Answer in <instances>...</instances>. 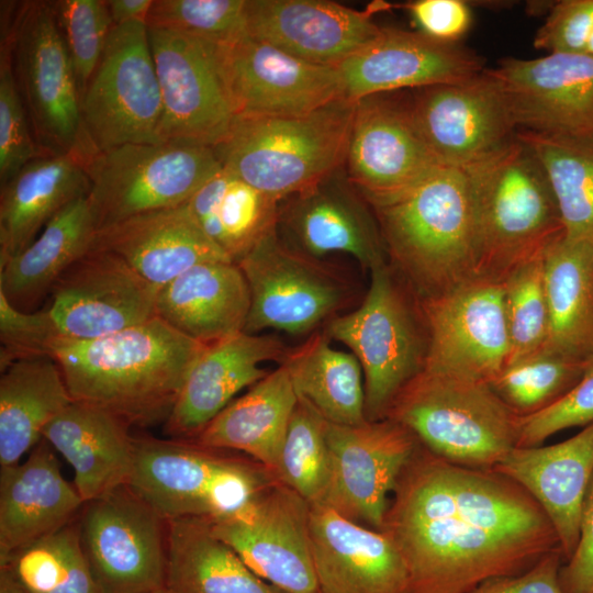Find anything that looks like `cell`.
Listing matches in <instances>:
<instances>
[{"mask_svg":"<svg viewBox=\"0 0 593 593\" xmlns=\"http://www.w3.org/2000/svg\"><path fill=\"white\" fill-rule=\"evenodd\" d=\"M286 356L277 338L246 332L206 345L186 377L165 433L176 439L195 438L238 392L268 374L260 367L264 362L283 361Z\"/></svg>","mask_w":593,"mask_h":593,"instance_id":"4316f807","label":"cell"},{"mask_svg":"<svg viewBox=\"0 0 593 593\" xmlns=\"http://www.w3.org/2000/svg\"><path fill=\"white\" fill-rule=\"evenodd\" d=\"M490 72L505 93L517 130L593 133L592 55L508 57Z\"/></svg>","mask_w":593,"mask_h":593,"instance_id":"7402d4cb","label":"cell"},{"mask_svg":"<svg viewBox=\"0 0 593 593\" xmlns=\"http://www.w3.org/2000/svg\"><path fill=\"white\" fill-rule=\"evenodd\" d=\"M80 104L97 153L160 143L161 94L145 21L112 27Z\"/></svg>","mask_w":593,"mask_h":593,"instance_id":"8fae6325","label":"cell"},{"mask_svg":"<svg viewBox=\"0 0 593 593\" xmlns=\"http://www.w3.org/2000/svg\"><path fill=\"white\" fill-rule=\"evenodd\" d=\"M356 104L339 98L304 115L235 116L213 149L224 169L279 202L344 166Z\"/></svg>","mask_w":593,"mask_h":593,"instance_id":"5b68a950","label":"cell"},{"mask_svg":"<svg viewBox=\"0 0 593 593\" xmlns=\"http://www.w3.org/2000/svg\"><path fill=\"white\" fill-rule=\"evenodd\" d=\"M90 190L77 155L42 156L0 186V268L24 250L45 225Z\"/></svg>","mask_w":593,"mask_h":593,"instance_id":"d6a6232c","label":"cell"},{"mask_svg":"<svg viewBox=\"0 0 593 593\" xmlns=\"http://www.w3.org/2000/svg\"><path fill=\"white\" fill-rule=\"evenodd\" d=\"M80 97L102 57L113 27L105 0L52 1Z\"/></svg>","mask_w":593,"mask_h":593,"instance_id":"7dc6e473","label":"cell"},{"mask_svg":"<svg viewBox=\"0 0 593 593\" xmlns=\"http://www.w3.org/2000/svg\"><path fill=\"white\" fill-rule=\"evenodd\" d=\"M298 402L289 370L281 363L233 400L192 440L209 448L244 452L275 478Z\"/></svg>","mask_w":593,"mask_h":593,"instance_id":"836d02e7","label":"cell"},{"mask_svg":"<svg viewBox=\"0 0 593 593\" xmlns=\"http://www.w3.org/2000/svg\"><path fill=\"white\" fill-rule=\"evenodd\" d=\"M556 199L564 236L593 238V133L557 134L517 130Z\"/></svg>","mask_w":593,"mask_h":593,"instance_id":"60d3db41","label":"cell"},{"mask_svg":"<svg viewBox=\"0 0 593 593\" xmlns=\"http://www.w3.org/2000/svg\"><path fill=\"white\" fill-rule=\"evenodd\" d=\"M0 593H30L5 568L0 567Z\"/></svg>","mask_w":593,"mask_h":593,"instance_id":"6f0895ef","label":"cell"},{"mask_svg":"<svg viewBox=\"0 0 593 593\" xmlns=\"http://www.w3.org/2000/svg\"><path fill=\"white\" fill-rule=\"evenodd\" d=\"M549 313L544 351L589 365L593 361V238L562 236L545 256Z\"/></svg>","mask_w":593,"mask_h":593,"instance_id":"e575fe53","label":"cell"},{"mask_svg":"<svg viewBox=\"0 0 593 593\" xmlns=\"http://www.w3.org/2000/svg\"><path fill=\"white\" fill-rule=\"evenodd\" d=\"M466 169L475 199L479 277L503 282L564 236L539 163L516 136Z\"/></svg>","mask_w":593,"mask_h":593,"instance_id":"277c9868","label":"cell"},{"mask_svg":"<svg viewBox=\"0 0 593 593\" xmlns=\"http://www.w3.org/2000/svg\"><path fill=\"white\" fill-rule=\"evenodd\" d=\"M337 68L344 97L355 102L399 89L468 80L485 69L481 56L458 43L396 29H381Z\"/></svg>","mask_w":593,"mask_h":593,"instance_id":"603a6c76","label":"cell"},{"mask_svg":"<svg viewBox=\"0 0 593 593\" xmlns=\"http://www.w3.org/2000/svg\"><path fill=\"white\" fill-rule=\"evenodd\" d=\"M329 479L320 504L381 530L396 483L419 446L403 425L383 418L360 425L327 422Z\"/></svg>","mask_w":593,"mask_h":593,"instance_id":"e0dca14e","label":"cell"},{"mask_svg":"<svg viewBox=\"0 0 593 593\" xmlns=\"http://www.w3.org/2000/svg\"><path fill=\"white\" fill-rule=\"evenodd\" d=\"M426 333L424 370L490 383L507 365L504 286L475 276L418 300Z\"/></svg>","mask_w":593,"mask_h":593,"instance_id":"4fadbf2b","label":"cell"},{"mask_svg":"<svg viewBox=\"0 0 593 593\" xmlns=\"http://www.w3.org/2000/svg\"><path fill=\"white\" fill-rule=\"evenodd\" d=\"M249 307L247 281L233 261L195 265L163 287L156 298L158 317L204 345L244 332Z\"/></svg>","mask_w":593,"mask_h":593,"instance_id":"1f68e13d","label":"cell"},{"mask_svg":"<svg viewBox=\"0 0 593 593\" xmlns=\"http://www.w3.org/2000/svg\"><path fill=\"white\" fill-rule=\"evenodd\" d=\"M168 593H286L254 573L202 518L168 522Z\"/></svg>","mask_w":593,"mask_h":593,"instance_id":"74e56055","label":"cell"},{"mask_svg":"<svg viewBox=\"0 0 593 593\" xmlns=\"http://www.w3.org/2000/svg\"><path fill=\"white\" fill-rule=\"evenodd\" d=\"M494 470L539 504L568 560L579 540L582 504L593 477V423L553 445L515 447Z\"/></svg>","mask_w":593,"mask_h":593,"instance_id":"83f0119b","label":"cell"},{"mask_svg":"<svg viewBox=\"0 0 593 593\" xmlns=\"http://www.w3.org/2000/svg\"><path fill=\"white\" fill-rule=\"evenodd\" d=\"M93 246L121 257L158 291L195 265L232 261L200 228L186 203L99 230Z\"/></svg>","mask_w":593,"mask_h":593,"instance_id":"f546056e","label":"cell"},{"mask_svg":"<svg viewBox=\"0 0 593 593\" xmlns=\"http://www.w3.org/2000/svg\"><path fill=\"white\" fill-rule=\"evenodd\" d=\"M42 437L72 468L74 485L85 503L128 483L134 438L128 425L114 414L72 401Z\"/></svg>","mask_w":593,"mask_h":593,"instance_id":"4dcf8cb0","label":"cell"},{"mask_svg":"<svg viewBox=\"0 0 593 593\" xmlns=\"http://www.w3.org/2000/svg\"><path fill=\"white\" fill-rule=\"evenodd\" d=\"M452 463L494 470L517 446L518 419L490 383L422 370L399 392L387 417Z\"/></svg>","mask_w":593,"mask_h":593,"instance_id":"8992f818","label":"cell"},{"mask_svg":"<svg viewBox=\"0 0 593 593\" xmlns=\"http://www.w3.org/2000/svg\"><path fill=\"white\" fill-rule=\"evenodd\" d=\"M586 366L541 351L506 365L490 385L516 415L527 416L569 392L580 381Z\"/></svg>","mask_w":593,"mask_h":593,"instance_id":"ee69618b","label":"cell"},{"mask_svg":"<svg viewBox=\"0 0 593 593\" xmlns=\"http://www.w3.org/2000/svg\"><path fill=\"white\" fill-rule=\"evenodd\" d=\"M80 542L100 593L165 589L168 521L128 483L86 502Z\"/></svg>","mask_w":593,"mask_h":593,"instance_id":"7c38bea8","label":"cell"},{"mask_svg":"<svg viewBox=\"0 0 593 593\" xmlns=\"http://www.w3.org/2000/svg\"><path fill=\"white\" fill-rule=\"evenodd\" d=\"M156 593H168V592L164 589V590H160V591H158Z\"/></svg>","mask_w":593,"mask_h":593,"instance_id":"91938a15","label":"cell"},{"mask_svg":"<svg viewBox=\"0 0 593 593\" xmlns=\"http://www.w3.org/2000/svg\"><path fill=\"white\" fill-rule=\"evenodd\" d=\"M154 0H105L113 26L145 21Z\"/></svg>","mask_w":593,"mask_h":593,"instance_id":"9f6ffc18","label":"cell"},{"mask_svg":"<svg viewBox=\"0 0 593 593\" xmlns=\"http://www.w3.org/2000/svg\"><path fill=\"white\" fill-rule=\"evenodd\" d=\"M361 304L332 318L325 335L347 346L358 359L365 384L367 421L387 417L404 385L424 368L426 333L422 316L393 277L387 261L370 270Z\"/></svg>","mask_w":593,"mask_h":593,"instance_id":"9c48e42d","label":"cell"},{"mask_svg":"<svg viewBox=\"0 0 593 593\" xmlns=\"http://www.w3.org/2000/svg\"><path fill=\"white\" fill-rule=\"evenodd\" d=\"M249 289L244 332L268 328L304 334L343 306L348 288L314 258L288 247L277 227L262 236L237 262Z\"/></svg>","mask_w":593,"mask_h":593,"instance_id":"5bb4252c","label":"cell"},{"mask_svg":"<svg viewBox=\"0 0 593 593\" xmlns=\"http://www.w3.org/2000/svg\"><path fill=\"white\" fill-rule=\"evenodd\" d=\"M358 193L343 166L290 197L279 216L300 247L299 251L312 258L347 254L369 270L387 261L377 220Z\"/></svg>","mask_w":593,"mask_h":593,"instance_id":"484cf974","label":"cell"},{"mask_svg":"<svg viewBox=\"0 0 593 593\" xmlns=\"http://www.w3.org/2000/svg\"><path fill=\"white\" fill-rule=\"evenodd\" d=\"M564 593H593V477L580 516L579 540L559 571Z\"/></svg>","mask_w":593,"mask_h":593,"instance_id":"db71d44e","label":"cell"},{"mask_svg":"<svg viewBox=\"0 0 593 593\" xmlns=\"http://www.w3.org/2000/svg\"><path fill=\"white\" fill-rule=\"evenodd\" d=\"M220 450L188 439L134 438L128 484L168 522L228 517L276 480L255 460Z\"/></svg>","mask_w":593,"mask_h":593,"instance_id":"52a82bcc","label":"cell"},{"mask_svg":"<svg viewBox=\"0 0 593 593\" xmlns=\"http://www.w3.org/2000/svg\"><path fill=\"white\" fill-rule=\"evenodd\" d=\"M310 542L320 593L409 592L405 562L383 532L311 504Z\"/></svg>","mask_w":593,"mask_h":593,"instance_id":"d4e9b609","label":"cell"},{"mask_svg":"<svg viewBox=\"0 0 593 593\" xmlns=\"http://www.w3.org/2000/svg\"><path fill=\"white\" fill-rule=\"evenodd\" d=\"M546 253L516 268L502 282L510 339L507 365L535 356L545 349L549 332Z\"/></svg>","mask_w":593,"mask_h":593,"instance_id":"f6af8a7d","label":"cell"},{"mask_svg":"<svg viewBox=\"0 0 593 593\" xmlns=\"http://www.w3.org/2000/svg\"><path fill=\"white\" fill-rule=\"evenodd\" d=\"M4 2L1 35L9 38L12 66L34 138L45 156L97 153L81 118L71 61L52 1Z\"/></svg>","mask_w":593,"mask_h":593,"instance_id":"ba28073f","label":"cell"},{"mask_svg":"<svg viewBox=\"0 0 593 593\" xmlns=\"http://www.w3.org/2000/svg\"><path fill=\"white\" fill-rule=\"evenodd\" d=\"M212 147L186 143L124 144L86 164L97 231L186 203L222 169Z\"/></svg>","mask_w":593,"mask_h":593,"instance_id":"30bf717a","label":"cell"},{"mask_svg":"<svg viewBox=\"0 0 593 593\" xmlns=\"http://www.w3.org/2000/svg\"><path fill=\"white\" fill-rule=\"evenodd\" d=\"M368 204L387 255L417 301L475 277L477 208L466 169L440 165L413 187Z\"/></svg>","mask_w":593,"mask_h":593,"instance_id":"3957f363","label":"cell"},{"mask_svg":"<svg viewBox=\"0 0 593 593\" xmlns=\"http://www.w3.org/2000/svg\"><path fill=\"white\" fill-rule=\"evenodd\" d=\"M327 422L299 399L290 419L275 474L277 482L310 504L323 502L329 479Z\"/></svg>","mask_w":593,"mask_h":593,"instance_id":"7bdbcfd3","label":"cell"},{"mask_svg":"<svg viewBox=\"0 0 593 593\" xmlns=\"http://www.w3.org/2000/svg\"><path fill=\"white\" fill-rule=\"evenodd\" d=\"M63 338L48 307L23 312L0 292V370L13 362L52 357Z\"/></svg>","mask_w":593,"mask_h":593,"instance_id":"681fc988","label":"cell"},{"mask_svg":"<svg viewBox=\"0 0 593 593\" xmlns=\"http://www.w3.org/2000/svg\"><path fill=\"white\" fill-rule=\"evenodd\" d=\"M45 156L38 147L18 89L9 38L0 49V186L30 161Z\"/></svg>","mask_w":593,"mask_h":593,"instance_id":"c3c4849f","label":"cell"},{"mask_svg":"<svg viewBox=\"0 0 593 593\" xmlns=\"http://www.w3.org/2000/svg\"><path fill=\"white\" fill-rule=\"evenodd\" d=\"M96 234L87 197L71 202L24 250L0 268V292L14 307L32 312L92 248Z\"/></svg>","mask_w":593,"mask_h":593,"instance_id":"d590c367","label":"cell"},{"mask_svg":"<svg viewBox=\"0 0 593 593\" xmlns=\"http://www.w3.org/2000/svg\"><path fill=\"white\" fill-rule=\"evenodd\" d=\"M83 505L45 439L23 462L0 468V563L76 519Z\"/></svg>","mask_w":593,"mask_h":593,"instance_id":"f1b7e54d","label":"cell"},{"mask_svg":"<svg viewBox=\"0 0 593 593\" xmlns=\"http://www.w3.org/2000/svg\"><path fill=\"white\" fill-rule=\"evenodd\" d=\"M157 293L121 257L92 246L54 286L48 311L64 338L91 340L157 316Z\"/></svg>","mask_w":593,"mask_h":593,"instance_id":"ffe728a7","label":"cell"},{"mask_svg":"<svg viewBox=\"0 0 593 593\" xmlns=\"http://www.w3.org/2000/svg\"><path fill=\"white\" fill-rule=\"evenodd\" d=\"M0 567L30 593H100L81 547L78 517Z\"/></svg>","mask_w":593,"mask_h":593,"instance_id":"b9f144b4","label":"cell"},{"mask_svg":"<svg viewBox=\"0 0 593 593\" xmlns=\"http://www.w3.org/2000/svg\"><path fill=\"white\" fill-rule=\"evenodd\" d=\"M593 423V361L580 381L550 406L519 416L516 447L541 445L548 437L575 426Z\"/></svg>","mask_w":593,"mask_h":593,"instance_id":"f907efd6","label":"cell"},{"mask_svg":"<svg viewBox=\"0 0 593 593\" xmlns=\"http://www.w3.org/2000/svg\"><path fill=\"white\" fill-rule=\"evenodd\" d=\"M310 511L307 501L276 481L239 512L209 523L212 533L262 580L286 593H320Z\"/></svg>","mask_w":593,"mask_h":593,"instance_id":"2e32d148","label":"cell"},{"mask_svg":"<svg viewBox=\"0 0 593 593\" xmlns=\"http://www.w3.org/2000/svg\"><path fill=\"white\" fill-rule=\"evenodd\" d=\"M246 30L299 59L331 67L381 32L371 12L326 0H246Z\"/></svg>","mask_w":593,"mask_h":593,"instance_id":"cb8c5ba5","label":"cell"},{"mask_svg":"<svg viewBox=\"0 0 593 593\" xmlns=\"http://www.w3.org/2000/svg\"><path fill=\"white\" fill-rule=\"evenodd\" d=\"M593 32V0H562L549 8L534 46L549 54H585Z\"/></svg>","mask_w":593,"mask_h":593,"instance_id":"816d5d0a","label":"cell"},{"mask_svg":"<svg viewBox=\"0 0 593 593\" xmlns=\"http://www.w3.org/2000/svg\"><path fill=\"white\" fill-rule=\"evenodd\" d=\"M438 166L410 105L377 96L357 101L344 167L368 203L413 187Z\"/></svg>","mask_w":593,"mask_h":593,"instance_id":"44dd1931","label":"cell"},{"mask_svg":"<svg viewBox=\"0 0 593 593\" xmlns=\"http://www.w3.org/2000/svg\"><path fill=\"white\" fill-rule=\"evenodd\" d=\"M405 8L419 32L439 42L457 43L471 24L470 8L461 0H416Z\"/></svg>","mask_w":593,"mask_h":593,"instance_id":"f5cc1de1","label":"cell"},{"mask_svg":"<svg viewBox=\"0 0 593 593\" xmlns=\"http://www.w3.org/2000/svg\"><path fill=\"white\" fill-rule=\"evenodd\" d=\"M205 347L155 316L91 340L63 337L53 358L74 401L148 426L168 418Z\"/></svg>","mask_w":593,"mask_h":593,"instance_id":"7a4b0ae2","label":"cell"},{"mask_svg":"<svg viewBox=\"0 0 593 593\" xmlns=\"http://www.w3.org/2000/svg\"><path fill=\"white\" fill-rule=\"evenodd\" d=\"M148 38L163 104L159 142L214 148L235 120L216 45L157 27H148Z\"/></svg>","mask_w":593,"mask_h":593,"instance_id":"9a60e30c","label":"cell"},{"mask_svg":"<svg viewBox=\"0 0 593 593\" xmlns=\"http://www.w3.org/2000/svg\"><path fill=\"white\" fill-rule=\"evenodd\" d=\"M563 562L561 550L556 549L526 571L490 579L470 593H564L559 581Z\"/></svg>","mask_w":593,"mask_h":593,"instance_id":"11a10c76","label":"cell"},{"mask_svg":"<svg viewBox=\"0 0 593 593\" xmlns=\"http://www.w3.org/2000/svg\"><path fill=\"white\" fill-rule=\"evenodd\" d=\"M72 401L52 357L20 360L1 371L0 468L20 463Z\"/></svg>","mask_w":593,"mask_h":593,"instance_id":"8d00e7d4","label":"cell"},{"mask_svg":"<svg viewBox=\"0 0 593 593\" xmlns=\"http://www.w3.org/2000/svg\"><path fill=\"white\" fill-rule=\"evenodd\" d=\"M186 204L204 234L235 264L279 222L277 200L224 168Z\"/></svg>","mask_w":593,"mask_h":593,"instance_id":"f35d334b","label":"cell"},{"mask_svg":"<svg viewBox=\"0 0 593 593\" xmlns=\"http://www.w3.org/2000/svg\"><path fill=\"white\" fill-rule=\"evenodd\" d=\"M216 54L235 116L304 115L345 98L337 67L304 61L247 34L216 45Z\"/></svg>","mask_w":593,"mask_h":593,"instance_id":"ac0fdd59","label":"cell"},{"mask_svg":"<svg viewBox=\"0 0 593 593\" xmlns=\"http://www.w3.org/2000/svg\"><path fill=\"white\" fill-rule=\"evenodd\" d=\"M381 532L405 562L407 593H470L560 549L547 515L518 483L495 470L452 463L421 444Z\"/></svg>","mask_w":593,"mask_h":593,"instance_id":"6da1fadb","label":"cell"},{"mask_svg":"<svg viewBox=\"0 0 593 593\" xmlns=\"http://www.w3.org/2000/svg\"><path fill=\"white\" fill-rule=\"evenodd\" d=\"M585 54L593 56V32H592L591 37L589 40V43H588V46H586V49H585Z\"/></svg>","mask_w":593,"mask_h":593,"instance_id":"680465c9","label":"cell"},{"mask_svg":"<svg viewBox=\"0 0 593 593\" xmlns=\"http://www.w3.org/2000/svg\"><path fill=\"white\" fill-rule=\"evenodd\" d=\"M282 363L298 398L326 422L345 426L367 422L361 366L351 353L332 347L325 333L287 354Z\"/></svg>","mask_w":593,"mask_h":593,"instance_id":"ab89813d","label":"cell"},{"mask_svg":"<svg viewBox=\"0 0 593 593\" xmlns=\"http://www.w3.org/2000/svg\"><path fill=\"white\" fill-rule=\"evenodd\" d=\"M146 24L227 45L247 34L246 0H154Z\"/></svg>","mask_w":593,"mask_h":593,"instance_id":"bcb514c9","label":"cell"},{"mask_svg":"<svg viewBox=\"0 0 593 593\" xmlns=\"http://www.w3.org/2000/svg\"><path fill=\"white\" fill-rule=\"evenodd\" d=\"M410 108L426 146L445 166L467 168L505 146L517 131L489 68L468 80L422 88Z\"/></svg>","mask_w":593,"mask_h":593,"instance_id":"d6986e66","label":"cell"}]
</instances>
